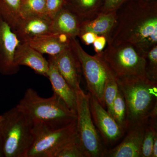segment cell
<instances>
[{"instance_id":"1","label":"cell","mask_w":157,"mask_h":157,"mask_svg":"<svg viewBox=\"0 0 157 157\" xmlns=\"http://www.w3.org/2000/svg\"><path fill=\"white\" fill-rule=\"evenodd\" d=\"M117 14L107 45L131 44L144 57L157 45V1L130 0L117 10Z\"/></svg>"},{"instance_id":"2","label":"cell","mask_w":157,"mask_h":157,"mask_svg":"<svg viewBox=\"0 0 157 157\" xmlns=\"http://www.w3.org/2000/svg\"><path fill=\"white\" fill-rule=\"evenodd\" d=\"M116 78L125 101L128 129L147 123L157 107V81L136 76Z\"/></svg>"},{"instance_id":"3","label":"cell","mask_w":157,"mask_h":157,"mask_svg":"<svg viewBox=\"0 0 157 157\" xmlns=\"http://www.w3.org/2000/svg\"><path fill=\"white\" fill-rule=\"evenodd\" d=\"M16 107L34 123H41L56 128L67 126L77 120L76 111L54 93L50 98H44L33 89H27Z\"/></svg>"},{"instance_id":"4","label":"cell","mask_w":157,"mask_h":157,"mask_svg":"<svg viewBox=\"0 0 157 157\" xmlns=\"http://www.w3.org/2000/svg\"><path fill=\"white\" fill-rule=\"evenodd\" d=\"M2 116L0 139L3 157H26L33 140L34 123L16 107Z\"/></svg>"},{"instance_id":"5","label":"cell","mask_w":157,"mask_h":157,"mask_svg":"<svg viewBox=\"0 0 157 157\" xmlns=\"http://www.w3.org/2000/svg\"><path fill=\"white\" fill-rule=\"evenodd\" d=\"M76 121L63 128H52L41 123H34L33 138L26 157H56L76 137Z\"/></svg>"},{"instance_id":"6","label":"cell","mask_w":157,"mask_h":157,"mask_svg":"<svg viewBox=\"0 0 157 157\" xmlns=\"http://www.w3.org/2000/svg\"><path fill=\"white\" fill-rule=\"evenodd\" d=\"M96 54L108 66L116 77H147L145 58L131 44L107 45L101 53Z\"/></svg>"},{"instance_id":"7","label":"cell","mask_w":157,"mask_h":157,"mask_svg":"<svg viewBox=\"0 0 157 157\" xmlns=\"http://www.w3.org/2000/svg\"><path fill=\"white\" fill-rule=\"evenodd\" d=\"M76 135L86 157H102L105 150L103 140L93 122L88 93L76 92Z\"/></svg>"},{"instance_id":"8","label":"cell","mask_w":157,"mask_h":157,"mask_svg":"<svg viewBox=\"0 0 157 157\" xmlns=\"http://www.w3.org/2000/svg\"><path fill=\"white\" fill-rule=\"evenodd\" d=\"M71 47L80 62L89 93L94 96L100 104L106 108L104 99L107 76L106 65L97 54L92 56L87 53L76 37L71 38Z\"/></svg>"},{"instance_id":"9","label":"cell","mask_w":157,"mask_h":157,"mask_svg":"<svg viewBox=\"0 0 157 157\" xmlns=\"http://www.w3.org/2000/svg\"><path fill=\"white\" fill-rule=\"evenodd\" d=\"M89 105L93 122L101 135L103 143L113 146L123 137L125 132L112 116L100 104L98 99L88 93Z\"/></svg>"},{"instance_id":"10","label":"cell","mask_w":157,"mask_h":157,"mask_svg":"<svg viewBox=\"0 0 157 157\" xmlns=\"http://www.w3.org/2000/svg\"><path fill=\"white\" fill-rule=\"evenodd\" d=\"M21 41L10 26L0 17V73L5 76L17 74L19 66L14 60V53Z\"/></svg>"},{"instance_id":"11","label":"cell","mask_w":157,"mask_h":157,"mask_svg":"<svg viewBox=\"0 0 157 157\" xmlns=\"http://www.w3.org/2000/svg\"><path fill=\"white\" fill-rule=\"evenodd\" d=\"M48 61L55 65L69 85L75 91L81 89V66L71 46L57 55L49 56Z\"/></svg>"},{"instance_id":"12","label":"cell","mask_w":157,"mask_h":157,"mask_svg":"<svg viewBox=\"0 0 157 157\" xmlns=\"http://www.w3.org/2000/svg\"><path fill=\"white\" fill-rule=\"evenodd\" d=\"M147 123L130 127L118 145L105 149L102 157H141V147Z\"/></svg>"},{"instance_id":"13","label":"cell","mask_w":157,"mask_h":157,"mask_svg":"<svg viewBox=\"0 0 157 157\" xmlns=\"http://www.w3.org/2000/svg\"><path fill=\"white\" fill-rule=\"evenodd\" d=\"M71 41V37L66 34L50 32L24 42L42 54L54 56L70 48Z\"/></svg>"},{"instance_id":"14","label":"cell","mask_w":157,"mask_h":157,"mask_svg":"<svg viewBox=\"0 0 157 157\" xmlns=\"http://www.w3.org/2000/svg\"><path fill=\"white\" fill-rule=\"evenodd\" d=\"M16 64L27 66L35 71L37 74L47 77L49 62L43 54L31 47L27 43L21 42L17 46L14 56Z\"/></svg>"},{"instance_id":"15","label":"cell","mask_w":157,"mask_h":157,"mask_svg":"<svg viewBox=\"0 0 157 157\" xmlns=\"http://www.w3.org/2000/svg\"><path fill=\"white\" fill-rule=\"evenodd\" d=\"M51 21L45 15L22 17L14 32L21 42H26L34 37L50 33Z\"/></svg>"},{"instance_id":"16","label":"cell","mask_w":157,"mask_h":157,"mask_svg":"<svg viewBox=\"0 0 157 157\" xmlns=\"http://www.w3.org/2000/svg\"><path fill=\"white\" fill-rule=\"evenodd\" d=\"M82 20L77 14L65 5L52 20L51 32L63 33L71 37L79 34Z\"/></svg>"},{"instance_id":"17","label":"cell","mask_w":157,"mask_h":157,"mask_svg":"<svg viewBox=\"0 0 157 157\" xmlns=\"http://www.w3.org/2000/svg\"><path fill=\"white\" fill-rule=\"evenodd\" d=\"M117 18V10L100 12L92 19L82 22L78 36L86 32H92L107 39L115 27Z\"/></svg>"},{"instance_id":"18","label":"cell","mask_w":157,"mask_h":157,"mask_svg":"<svg viewBox=\"0 0 157 157\" xmlns=\"http://www.w3.org/2000/svg\"><path fill=\"white\" fill-rule=\"evenodd\" d=\"M48 62L49 69L47 77L51 83L53 93L60 97L70 109L76 112V92L69 85L55 65Z\"/></svg>"},{"instance_id":"19","label":"cell","mask_w":157,"mask_h":157,"mask_svg":"<svg viewBox=\"0 0 157 157\" xmlns=\"http://www.w3.org/2000/svg\"><path fill=\"white\" fill-rule=\"evenodd\" d=\"M104 0H69L66 5L82 21L92 19L101 12Z\"/></svg>"},{"instance_id":"20","label":"cell","mask_w":157,"mask_h":157,"mask_svg":"<svg viewBox=\"0 0 157 157\" xmlns=\"http://www.w3.org/2000/svg\"><path fill=\"white\" fill-rule=\"evenodd\" d=\"M21 0H0V17L13 32L22 17L20 11Z\"/></svg>"},{"instance_id":"21","label":"cell","mask_w":157,"mask_h":157,"mask_svg":"<svg viewBox=\"0 0 157 157\" xmlns=\"http://www.w3.org/2000/svg\"><path fill=\"white\" fill-rule=\"evenodd\" d=\"M157 135V107L152 112L145 128L141 147V157H151L155 135Z\"/></svg>"},{"instance_id":"22","label":"cell","mask_w":157,"mask_h":157,"mask_svg":"<svg viewBox=\"0 0 157 157\" xmlns=\"http://www.w3.org/2000/svg\"><path fill=\"white\" fill-rule=\"evenodd\" d=\"M104 63L106 65L107 73L104 87V102L107 112L112 116L113 105L118 92V86L115 76L108 66L105 63Z\"/></svg>"},{"instance_id":"23","label":"cell","mask_w":157,"mask_h":157,"mask_svg":"<svg viewBox=\"0 0 157 157\" xmlns=\"http://www.w3.org/2000/svg\"><path fill=\"white\" fill-rule=\"evenodd\" d=\"M112 116L126 133L128 129L126 106L123 95L119 89L113 105Z\"/></svg>"},{"instance_id":"24","label":"cell","mask_w":157,"mask_h":157,"mask_svg":"<svg viewBox=\"0 0 157 157\" xmlns=\"http://www.w3.org/2000/svg\"><path fill=\"white\" fill-rule=\"evenodd\" d=\"M20 11L22 17L45 15V0H21Z\"/></svg>"},{"instance_id":"25","label":"cell","mask_w":157,"mask_h":157,"mask_svg":"<svg viewBox=\"0 0 157 157\" xmlns=\"http://www.w3.org/2000/svg\"><path fill=\"white\" fill-rule=\"evenodd\" d=\"M144 58L147 77L151 80L157 81V45L147 52Z\"/></svg>"},{"instance_id":"26","label":"cell","mask_w":157,"mask_h":157,"mask_svg":"<svg viewBox=\"0 0 157 157\" xmlns=\"http://www.w3.org/2000/svg\"><path fill=\"white\" fill-rule=\"evenodd\" d=\"M56 157H86L79 143L77 135L59 152Z\"/></svg>"},{"instance_id":"27","label":"cell","mask_w":157,"mask_h":157,"mask_svg":"<svg viewBox=\"0 0 157 157\" xmlns=\"http://www.w3.org/2000/svg\"><path fill=\"white\" fill-rule=\"evenodd\" d=\"M64 0H45V15L52 20L66 5Z\"/></svg>"},{"instance_id":"28","label":"cell","mask_w":157,"mask_h":157,"mask_svg":"<svg viewBox=\"0 0 157 157\" xmlns=\"http://www.w3.org/2000/svg\"><path fill=\"white\" fill-rule=\"evenodd\" d=\"M130 0H104L101 12L116 11Z\"/></svg>"},{"instance_id":"29","label":"cell","mask_w":157,"mask_h":157,"mask_svg":"<svg viewBox=\"0 0 157 157\" xmlns=\"http://www.w3.org/2000/svg\"><path fill=\"white\" fill-rule=\"evenodd\" d=\"M107 43V39L104 36H98L93 43L94 49L96 53H101L105 48Z\"/></svg>"},{"instance_id":"30","label":"cell","mask_w":157,"mask_h":157,"mask_svg":"<svg viewBox=\"0 0 157 157\" xmlns=\"http://www.w3.org/2000/svg\"><path fill=\"white\" fill-rule=\"evenodd\" d=\"M98 35L92 32H86L80 34L78 37L81 39L82 42L86 45H90L93 44L98 36Z\"/></svg>"},{"instance_id":"31","label":"cell","mask_w":157,"mask_h":157,"mask_svg":"<svg viewBox=\"0 0 157 157\" xmlns=\"http://www.w3.org/2000/svg\"><path fill=\"white\" fill-rule=\"evenodd\" d=\"M3 157L2 148V142L0 139V157Z\"/></svg>"},{"instance_id":"32","label":"cell","mask_w":157,"mask_h":157,"mask_svg":"<svg viewBox=\"0 0 157 157\" xmlns=\"http://www.w3.org/2000/svg\"><path fill=\"white\" fill-rule=\"evenodd\" d=\"M2 115L0 116V123H1V121H2Z\"/></svg>"},{"instance_id":"33","label":"cell","mask_w":157,"mask_h":157,"mask_svg":"<svg viewBox=\"0 0 157 157\" xmlns=\"http://www.w3.org/2000/svg\"><path fill=\"white\" fill-rule=\"evenodd\" d=\"M145 1H157V0H145Z\"/></svg>"},{"instance_id":"34","label":"cell","mask_w":157,"mask_h":157,"mask_svg":"<svg viewBox=\"0 0 157 157\" xmlns=\"http://www.w3.org/2000/svg\"><path fill=\"white\" fill-rule=\"evenodd\" d=\"M64 1H65V2H66L67 3L68 2V1H69V0H64Z\"/></svg>"}]
</instances>
